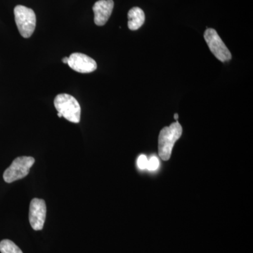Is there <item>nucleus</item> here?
<instances>
[{"instance_id":"obj_1","label":"nucleus","mask_w":253,"mask_h":253,"mask_svg":"<svg viewBox=\"0 0 253 253\" xmlns=\"http://www.w3.org/2000/svg\"><path fill=\"white\" fill-rule=\"evenodd\" d=\"M182 134V127L179 123H173L169 126L163 128L158 138V152L163 161L170 158L173 146Z\"/></svg>"},{"instance_id":"obj_2","label":"nucleus","mask_w":253,"mask_h":253,"mask_svg":"<svg viewBox=\"0 0 253 253\" xmlns=\"http://www.w3.org/2000/svg\"><path fill=\"white\" fill-rule=\"evenodd\" d=\"M54 106L62 117L73 123L81 121V108L75 97L67 94H60L55 98Z\"/></svg>"},{"instance_id":"obj_3","label":"nucleus","mask_w":253,"mask_h":253,"mask_svg":"<svg viewBox=\"0 0 253 253\" xmlns=\"http://www.w3.org/2000/svg\"><path fill=\"white\" fill-rule=\"evenodd\" d=\"M15 21L18 31L24 38L31 37L36 27V16L34 11L22 5L14 8Z\"/></svg>"},{"instance_id":"obj_4","label":"nucleus","mask_w":253,"mask_h":253,"mask_svg":"<svg viewBox=\"0 0 253 253\" xmlns=\"http://www.w3.org/2000/svg\"><path fill=\"white\" fill-rule=\"evenodd\" d=\"M35 158L30 156H21L13 161L3 174L6 183H12L26 177L29 174L31 168L35 163Z\"/></svg>"},{"instance_id":"obj_5","label":"nucleus","mask_w":253,"mask_h":253,"mask_svg":"<svg viewBox=\"0 0 253 253\" xmlns=\"http://www.w3.org/2000/svg\"><path fill=\"white\" fill-rule=\"evenodd\" d=\"M205 41L207 42L211 52L221 62L230 61L231 54L217 31L212 28H208L204 33Z\"/></svg>"},{"instance_id":"obj_6","label":"nucleus","mask_w":253,"mask_h":253,"mask_svg":"<svg viewBox=\"0 0 253 253\" xmlns=\"http://www.w3.org/2000/svg\"><path fill=\"white\" fill-rule=\"evenodd\" d=\"M46 215L45 201L40 199L32 200L30 204L29 221L35 231H41L43 229Z\"/></svg>"},{"instance_id":"obj_7","label":"nucleus","mask_w":253,"mask_h":253,"mask_svg":"<svg viewBox=\"0 0 253 253\" xmlns=\"http://www.w3.org/2000/svg\"><path fill=\"white\" fill-rule=\"evenodd\" d=\"M68 65L76 72L89 73L94 72L97 64L94 59L82 53H73L68 57Z\"/></svg>"},{"instance_id":"obj_8","label":"nucleus","mask_w":253,"mask_h":253,"mask_svg":"<svg viewBox=\"0 0 253 253\" xmlns=\"http://www.w3.org/2000/svg\"><path fill=\"white\" fill-rule=\"evenodd\" d=\"M114 7L113 0H99L93 6L94 23L96 26H102L109 21Z\"/></svg>"},{"instance_id":"obj_9","label":"nucleus","mask_w":253,"mask_h":253,"mask_svg":"<svg viewBox=\"0 0 253 253\" xmlns=\"http://www.w3.org/2000/svg\"><path fill=\"white\" fill-rule=\"evenodd\" d=\"M128 28L131 31H136L144 25L145 14L139 7H133L128 12Z\"/></svg>"},{"instance_id":"obj_10","label":"nucleus","mask_w":253,"mask_h":253,"mask_svg":"<svg viewBox=\"0 0 253 253\" xmlns=\"http://www.w3.org/2000/svg\"><path fill=\"white\" fill-rule=\"evenodd\" d=\"M1 253H23L22 251L10 240L4 239L0 242Z\"/></svg>"},{"instance_id":"obj_11","label":"nucleus","mask_w":253,"mask_h":253,"mask_svg":"<svg viewBox=\"0 0 253 253\" xmlns=\"http://www.w3.org/2000/svg\"><path fill=\"white\" fill-rule=\"evenodd\" d=\"M160 162L156 156H152L148 161L147 169L150 171L156 170L159 168Z\"/></svg>"},{"instance_id":"obj_12","label":"nucleus","mask_w":253,"mask_h":253,"mask_svg":"<svg viewBox=\"0 0 253 253\" xmlns=\"http://www.w3.org/2000/svg\"><path fill=\"white\" fill-rule=\"evenodd\" d=\"M148 161H149V160L147 159V157L145 155H141L137 160L138 168L140 169H147Z\"/></svg>"},{"instance_id":"obj_13","label":"nucleus","mask_w":253,"mask_h":253,"mask_svg":"<svg viewBox=\"0 0 253 253\" xmlns=\"http://www.w3.org/2000/svg\"><path fill=\"white\" fill-rule=\"evenodd\" d=\"M68 57H64L62 59V62L65 64H68Z\"/></svg>"},{"instance_id":"obj_14","label":"nucleus","mask_w":253,"mask_h":253,"mask_svg":"<svg viewBox=\"0 0 253 253\" xmlns=\"http://www.w3.org/2000/svg\"><path fill=\"white\" fill-rule=\"evenodd\" d=\"M174 119L176 120L177 121L178 118H179V115L177 114V113H175V114L174 115Z\"/></svg>"},{"instance_id":"obj_15","label":"nucleus","mask_w":253,"mask_h":253,"mask_svg":"<svg viewBox=\"0 0 253 253\" xmlns=\"http://www.w3.org/2000/svg\"><path fill=\"white\" fill-rule=\"evenodd\" d=\"M58 116H59V118L62 117V115L60 113H57Z\"/></svg>"}]
</instances>
